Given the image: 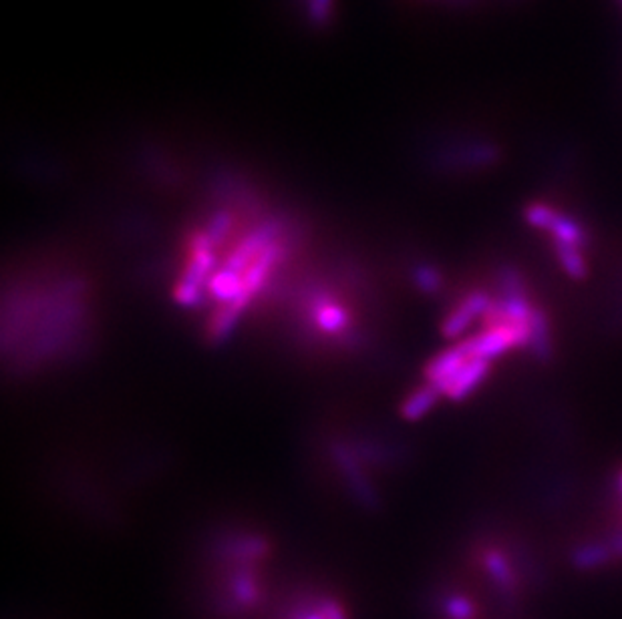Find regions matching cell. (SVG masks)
I'll return each mask as SVG.
<instances>
[]
</instances>
